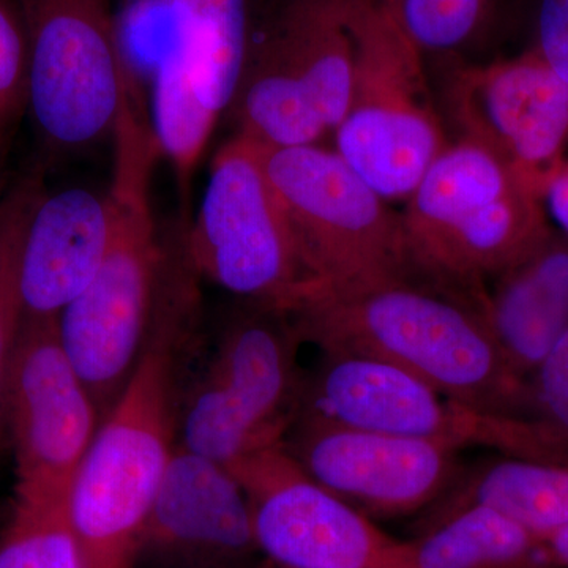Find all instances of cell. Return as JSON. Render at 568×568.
Instances as JSON below:
<instances>
[{
  "label": "cell",
  "mask_w": 568,
  "mask_h": 568,
  "mask_svg": "<svg viewBox=\"0 0 568 568\" xmlns=\"http://www.w3.org/2000/svg\"><path fill=\"white\" fill-rule=\"evenodd\" d=\"M295 420L379 435L481 446L487 414L452 402L409 369L361 351H321Z\"/></svg>",
  "instance_id": "cell-15"
},
{
  "label": "cell",
  "mask_w": 568,
  "mask_h": 568,
  "mask_svg": "<svg viewBox=\"0 0 568 568\" xmlns=\"http://www.w3.org/2000/svg\"><path fill=\"white\" fill-rule=\"evenodd\" d=\"M353 92L336 153L384 200H407L450 142L429 91L425 55L383 0H345Z\"/></svg>",
  "instance_id": "cell-5"
},
{
  "label": "cell",
  "mask_w": 568,
  "mask_h": 568,
  "mask_svg": "<svg viewBox=\"0 0 568 568\" xmlns=\"http://www.w3.org/2000/svg\"><path fill=\"white\" fill-rule=\"evenodd\" d=\"M541 203L558 224L560 233L568 235V159L560 163L556 173L549 179Z\"/></svg>",
  "instance_id": "cell-29"
},
{
  "label": "cell",
  "mask_w": 568,
  "mask_h": 568,
  "mask_svg": "<svg viewBox=\"0 0 568 568\" xmlns=\"http://www.w3.org/2000/svg\"><path fill=\"white\" fill-rule=\"evenodd\" d=\"M3 156H0V205H2L3 196H6V190H3V185H6V179H3Z\"/></svg>",
  "instance_id": "cell-31"
},
{
  "label": "cell",
  "mask_w": 568,
  "mask_h": 568,
  "mask_svg": "<svg viewBox=\"0 0 568 568\" xmlns=\"http://www.w3.org/2000/svg\"><path fill=\"white\" fill-rule=\"evenodd\" d=\"M548 555L556 568H568V526L545 538Z\"/></svg>",
  "instance_id": "cell-30"
},
{
  "label": "cell",
  "mask_w": 568,
  "mask_h": 568,
  "mask_svg": "<svg viewBox=\"0 0 568 568\" xmlns=\"http://www.w3.org/2000/svg\"><path fill=\"white\" fill-rule=\"evenodd\" d=\"M183 248L197 275L241 301L290 313L310 286L260 148L239 134L213 159L196 220L183 226Z\"/></svg>",
  "instance_id": "cell-10"
},
{
  "label": "cell",
  "mask_w": 568,
  "mask_h": 568,
  "mask_svg": "<svg viewBox=\"0 0 568 568\" xmlns=\"http://www.w3.org/2000/svg\"><path fill=\"white\" fill-rule=\"evenodd\" d=\"M112 138L110 250L91 284L58 316L63 351L102 418L140 364L166 253L151 204L152 171L162 152L132 99L119 112Z\"/></svg>",
  "instance_id": "cell-3"
},
{
  "label": "cell",
  "mask_w": 568,
  "mask_h": 568,
  "mask_svg": "<svg viewBox=\"0 0 568 568\" xmlns=\"http://www.w3.org/2000/svg\"><path fill=\"white\" fill-rule=\"evenodd\" d=\"M302 339L395 362L458 405L497 417H525L528 383L507 364L487 316V286L426 271L342 290H308L291 310Z\"/></svg>",
  "instance_id": "cell-1"
},
{
  "label": "cell",
  "mask_w": 568,
  "mask_h": 568,
  "mask_svg": "<svg viewBox=\"0 0 568 568\" xmlns=\"http://www.w3.org/2000/svg\"><path fill=\"white\" fill-rule=\"evenodd\" d=\"M298 466L366 517L396 518L435 506L463 466L437 440L295 420L283 443Z\"/></svg>",
  "instance_id": "cell-14"
},
{
  "label": "cell",
  "mask_w": 568,
  "mask_h": 568,
  "mask_svg": "<svg viewBox=\"0 0 568 568\" xmlns=\"http://www.w3.org/2000/svg\"><path fill=\"white\" fill-rule=\"evenodd\" d=\"M260 555L248 499L230 467L179 446L138 559L152 556L173 568H248Z\"/></svg>",
  "instance_id": "cell-16"
},
{
  "label": "cell",
  "mask_w": 568,
  "mask_h": 568,
  "mask_svg": "<svg viewBox=\"0 0 568 568\" xmlns=\"http://www.w3.org/2000/svg\"><path fill=\"white\" fill-rule=\"evenodd\" d=\"M487 316L507 364L528 379L568 331V235L551 227L487 284Z\"/></svg>",
  "instance_id": "cell-18"
},
{
  "label": "cell",
  "mask_w": 568,
  "mask_h": 568,
  "mask_svg": "<svg viewBox=\"0 0 568 568\" xmlns=\"http://www.w3.org/2000/svg\"><path fill=\"white\" fill-rule=\"evenodd\" d=\"M353 74L345 0H278L252 26L227 111L239 136L256 144L316 145L345 119Z\"/></svg>",
  "instance_id": "cell-4"
},
{
  "label": "cell",
  "mask_w": 568,
  "mask_h": 568,
  "mask_svg": "<svg viewBox=\"0 0 568 568\" xmlns=\"http://www.w3.org/2000/svg\"><path fill=\"white\" fill-rule=\"evenodd\" d=\"M220 118L203 103L189 78L160 58L153 81V133L160 152L173 163L183 196H189L194 168L200 163Z\"/></svg>",
  "instance_id": "cell-22"
},
{
  "label": "cell",
  "mask_w": 568,
  "mask_h": 568,
  "mask_svg": "<svg viewBox=\"0 0 568 568\" xmlns=\"http://www.w3.org/2000/svg\"><path fill=\"white\" fill-rule=\"evenodd\" d=\"M302 343L286 310L242 301L227 317L203 375L181 402L179 446L231 467L283 444L304 388Z\"/></svg>",
  "instance_id": "cell-7"
},
{
  "label": "cell",
  "mask_w": 568,
  "mask_h": 568,
  "mask_svg": "<svg viewBox=\"0 0 568 568\" xmlns=\"http://www.w3.org/2000/svg\"><path fill=\"white\" fill-rule=\"evenodd\" d=\"M114 224L110 192L40 194L21 246L22 320H58L99 272Z\"/></svg>",
  "instance_id": "cell-17"
},
{
  "label": "cell",
  "mask_w": 568,
  "mask_h": 568,
  "mask_svg": "<svg viewBox=\"0 0 568 568\" xmlns=\"http://www.w3.org/2000/svg\"><path fill=\"white\" fill-rule=\"evenodd\" d=\"M529 50L568 84V0H537Z\"/></svg>",
  "instance_id": "cell-28"
},
{
  "label": "cell",
  "mask_w": 568,
  "mask_h": 568,
  "mask_svg": "<svg viewBox=\"0 0 568 568\" xmlns=\"http://www.w3.org/2000/svg\"><path fill=\"white\" fill-rule=\"evenodd\" d=\"M196 272L168 250L148 343L100 420L69 495L71 525L89 568H133L142 534L179 447L178 358L193 327Z\"/></svg>",
  "instance_id": "cell-2"
},
{
  "label": "cell",
  "mask_w": 568,
  "mask_h": 568,
  "mask_svg": "<svg viewBox=\"0 0 568 568\" xmlns=\"http://www.w3.org/2000/svg\"><path fill=\"white\" fill-rule=\"evenodd\" d=\"M467 506L495 508L538 537L552 536L568 526V465L504 457L463 466L422 526Z\"/></svg>",
  "instance_id": "cell-20"
},
{
  "label": "cell",
  "mask_w": 568,
  "mask_h": 568,
  "mask_svg": "<svg viewBox=\"0 0 568 568\" xmlns=\"http://www.w3.org/2000/svg\"><path fill=\"white\" fill-rule=\"evenodd\" d=\"M168 18L162 50L189 78L205 106L216 115L230 110L253 18L250 0H159Z\"/></svg>",
  "instance_id": "cell-19"
},
{
  "label": "cell",
  "mask_w": 568,
  "mask_h": 568,
  "mask_svg": "<svg viewBox=\"0 0 568 568\" xmlns=\"http://www.w3.org/2000/svg\"><path fill=\"white\" fill-rule=\"evenodd\" d=\"M29 106V43L18 0H0V156Z\"/></svg>",
  "instance_id": "cell-27"
},
{
  "label": "cell",
  "mask_w": 568,
  "mask_h": 568,
  "mask_svg": "<svg viewBox=\"0 0 568 568\" xmlns=\"http://www.w3.org/2000/svg\"><path fill=\"white\" fill-rule=\"evenodd\" d=\"M407 545L413 568H556L544 537L485 506L422 526Z\"/></svg>",
  "instance_id": "cell-21"
},
{
  "label": "cell",
  "mask_w": 568,
  "mask_h": 568,
  "mask_svg": "<svg viewBox=\"0 0 568 568\" xmlns=\"http://www.w3.org/2000/svg\"><path fill=\"white\" fill-rule=\"evenodd\" d=\"M0 568H89L69 503L14 499L0 532Z\"/></svg>",
  "instance_id": "cell-24"
},
{
  "label": "cell",
  "mask_w": 568,
  "mask_h": 568,
  "mask_svg": "<svg viewBox=\"0 0 568 568\" xmlns=\"http://www.w3.org/2000/svg\"><path fill=\"white\" fill-rule=\"evenodd\" d=\"M447 106L463 140L480 145L544 196L567 159L568 84L534 51L452 74Z\"/></svg>",
  "instance_id": "cell-13"
},
{
  "label": "cell",
  "mask_w": 568,
  "mask_h": 568,
  "mask_svg": "<svg viewBox=\"0 0 568 568\" xmlns=\"http://www.w3.org/2000/svg\"><path fill=\"white\" fill-rule=\"evenodd\" d=\"M230 469L248 499L257 549L274 568H413L407 540L317 484L283 444Z\"/></svg>",
  "instance_id": "cell-11"
},
{
  "label": "cell",
  "mask_w": 568,
  "mask_h": 568,
  "mask_svg": "<svg viewBox=\"0 0 568 568\" xmlns=\"http://www.w3.org/2000/svg\"><path fill=\"white\" fill-rule=\"evenodd\" d=\"M39 175L22 179L0 205V443L7 436V386L22 324L20 256L22 239L37 200L43 193Z\"/></svg>",
  "instance_id": "cell-25"
},
{
  "label": "cell",
  "mask_w": 568,
  "mask_h": 568,
  "mask_svg": "<svg viewBox=\"0 0 568 568\" xmlns=\"http://www.w3.org/2000/svg\"><path fill=\"white\" fill-rule=\"evenodd\" d=\"M257 148L308 275L306 291L375 282L413 263L402 213L338 153Z\"/></svg>",
  "instance_id": "cell-8"
},
{
  "label": "cell",
  "mask_w": 568,
  "mask_h": 568,
  "mask_svg": "<svg viewBox=\"0 0 568 568\" xmlns=\"http://www.w3.org/2000/svg\"><path fill=\"white\" fill-rule=\"evenodd\" d=\"M402 215L418 265L476 287L518 263L551 230L540 197L467 140L444 149Z\"/></svg>",
  "instance_id": "cell-6"
},
{
  "label": "cell",
  "mask_w": 568,
  "mask_h": 568,
  "mask_svg": "<svg viewBox=\"0 0 568 568\" xmlns=\"http://www.w3.org/2000/svg\"><path fill=\"white\" fill-rule=\"evenodd\" d=\"M526 383L523 459L568 465V331Z\"/></svg>",
  "instance_id": "cell-26"
},
{
  "label": "cell",
  "mask_w": 568,
  "mask_h": 568,
  "mask_svg": "<svg viewBox=\"0 0 568 568\" xmlns=\"http://www.w3.org/2000/svg\"><path fill=\"white\" fill-rule=\"evenodd\" d=\"M29 43V106L55 153L112 136L132 97L110 0H18Z\"/></svg>",
  "instance_id": "cell-9"
},
{
  "label": "cell",
  "mask_w": 568,
  "mask_h": 568,
  "mask_svg": "<svg viewBox=\"0 0 568 568\" xmlns=\"http://www.w3.org/2000/svg\"><path fill=\"white\" fill-rule=\"evenodd\" d=\"M422 54L458 55L491 36L506 0H383Z\"/></svg>",
  "instance_id": "cell-23"
},
{
  "label": "cell",
  "mask_w": 568,
  "mask_h": 568,
  "mask_svg": "<svg viewBox=\"0 0 568 568\" xmlns=\"http://www.w3.org/2000/svg\"><path fill=\"white\" fill-rule=\"evenodd\" d=\"M6 410L17 459L14 499L69 503L71 481L102 417L63 351L58 320H22Z\"/></svg>",
  "instance_id": "cell-12"
}]
</instances>
